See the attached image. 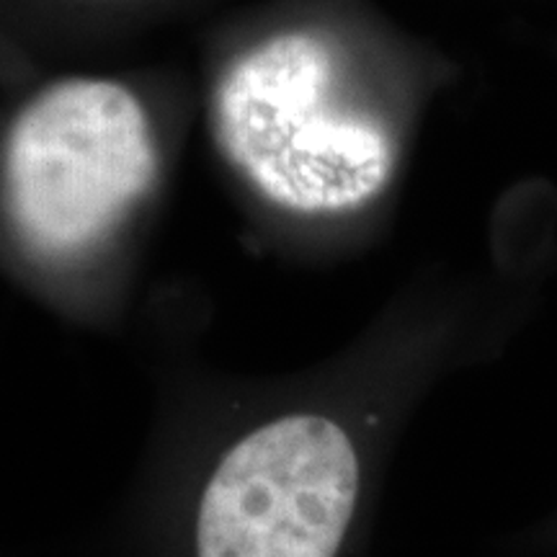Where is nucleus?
Here are the masks:
<instances>
[{"label":"nucleus","mask_w":557,"mask_h":557,"mask_svg":"<svg viewBox=\"0 0 557 557\" xmlns=\"http://www.w3.org/2000/svg\"><path fill=\"white\" fill-rule=\"evenodd\" d=\"M214 127L243 178L295 212L364 205L393 173L387 127L315 34H276L243 54L214 96Z\"/></svg>","instance_id":"nucleus-1"},{"label":"nucleus","mask_w":557,"mask_h":557,"mask_svg":"<svg viewBox=\"0 0 557 557\" xmlns=\"http://www.w3.org/2000/svg\"><path fill=\"white\" fill-rule=\"evenodd\" d=\"M156 169L148 114L132 90L94 78L54 83L11 129V218L37 253L78 256L145 197Z\"/></svg>","instance_id":"nucleus-2"},{"label":"nucleus","mask_w":557,"mask_h":557,"mask_svg":"<svg viewBox=\"0 0 557 557\" xmlns=\"http://www.w3.org/2000/svg\"><path fill=\"white\" fill-rule=\"evenodd\" d=\"M359 491L357 447L336 421L274 418L209 472L194 511V557H338Z\"/></svg>","instance_id":"nucleus-3"}]
</instances>
